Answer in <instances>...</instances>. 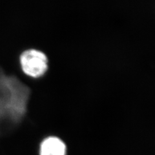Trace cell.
I'll use <instances>...</instances> for the list:
<instances>
[{
  "label": "cell",
  "mask_w": 155,
  "mask_h": 155,
  "mask_svg": "<svg viewBox=\"0 0 155 155\" xmlns=\"http://www.w3.org/2000/svg\"><path fill=\"white\" fill-rule=\"evenodd\" d=\"M20 64L24 73L38 78L42 76L47 69V58L40 51L28 49L21 54Z\"/></svg>",
  "instance_id": "1"
},
{
  "label": "cell",
  "mask_w": 155,
  "mask_h": 155,
  "mask_svg": "<svg viewBox=\"0 0 155 155\" xmlns=\"http://www.w3.org/2000/svg\"><path fill=\"white\" fill-rule=\"evenodd\" d=\"M40 155H66V145L59 138L50 137L40 145Z\"/></svg>",
  "instance_id": "2"
}]
</instances>
